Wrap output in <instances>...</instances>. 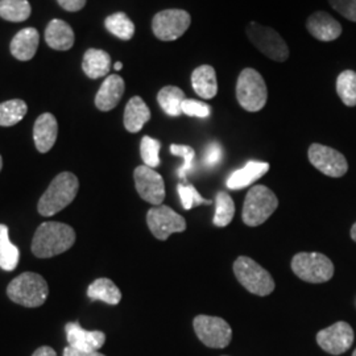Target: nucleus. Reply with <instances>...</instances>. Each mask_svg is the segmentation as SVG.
Segmentation results:
<instances>
[{
    "label": "nucleus",
    "instance_id": "f257e3e1",
    "mask_svg": "<svg viewBox=\"0 0 356 356\" xmlns=\"http://www.w3.org/2000/svg\"><path fill=\"white\" fill-rule=\"evenodd\" d=\"M76 242V232L60 222H44L38 226L32 241V252L41 259H48L66 252Z\"/></svg>",
    "mask_w": 356,
    "mask_h": 356
},
{
    "label": "nucleus",
    "instance_id": "f03ea898",
    "mask_svg": "<svg viewBox=\"0 0 356 356\" xmlns=\"http://www.w3.org/2000/svg\"><path fill=\"white\" fill-rule=\"evenodd\" d=\"M78 189L79 181L76 175L70 172L60 173L41 195L38 201V213L42 216H51L60 213L74 201Z\"/></svg>",
    "mask_w": 356,
    "mask_h": 356
},
{
    "label": "nucleus",
    "instance_id": "7ed1b4c3",
    "mask_svg": "<svg viewBox=\"0 0 356 356\" xmlns=\"http://www.w3.org/2000/svg\"><path fill=\"white\" fill-rule=\"evenodd\" d=\"M7 294L10 300L26 307H38L44 305L49 286L42 276L33 272H26L15 277L7 286Z\"/></svg>",
    "mask_w": 356,
    "mask_h": 356
},
{
    "label": "nucleus",
    "instance_id": "20e7f679",
    "mask_svg": "<svg viewBox=\"0 0 356 356\" xmlns=\"http://www.w3.org/2000/svg\"><path fill=\"white\" fill-rule=\"evenodd\" d=\"M277 207L279 200L273 191L264 185H254L247 193L244 200L243 222L250 227L260 226L266 223V220L276 211Z\"/></svg>",
    "mask_w": 356,
    "mask_h": 356
},
{
    "label": "nucleus",
    "instance_id": "39448f33",
    "mask_svg": "<svg viewBox=\"0 0 356 356\" xmlns=\"http://www.w3.org/2000/svg\"><path fill=\"white\" fill-rule=\"evenodd\" d=\"M236 99L245 111L257 113L268 101L267 83L261 74L252 67L243 69L238 76Z\"/></svg>",
    "mask_w": 356,
    "mask_h": 356
},
{
    "label": "nucleus",
    "instance_id": "423d86ee",
    "mask_svg": "<svg viewBox=\"0 0 356 356\" xmlns=\"http://www.w3.org/2000/svg\"><path fill=\"white\" fill-rule=\"evenodd\" d=\"M234 273L243 286L252 294L264 297L275 291L276 284L267 269L248 256H239L234 263Z\"/></svg>",
    "mask_w": 356,
    "mask_h": 356
},
{
    "label": "nucleus",
    "instance_id": "0eeeda50",
    "mask_svg": "<svg viewBox=\"0 0 356 356\" xmlns=\"http://www.w3.org/2000/svg\"><path fill=\"white\" fill-rule=\"evenodd\" d=\"M293 273L306 282L322 284L334 276V264L319 252H300L292 259Z\"/></svg>",
    "mask_w": 356,
    "mask_h": 356
},
{
    "label": "nucleus",
    "instance_id": "6e6552de",
    "mask_svg": "<svg viewBox=\"0 0 356 356\" xmlns=\"http://www.w3.org/2000/svg\"><path fill=\"white\" fill-rule=\"evenodd\" d=\"M245 31L250 41L268 58L276 63H285L289 58V48L286 41L273 28L260 26L259 23L251 22Z\"/></svg>",
    "mask_w": 356,
    "mask_h": 356
},
{
    "label": "nucleus",
    "instance_id": "1a4fd4ad",
    "mask_svg": "<svg viewBox=\"0 0 356 356\" xmlns=\"http://www.w3.org/2000/svg\"><path fill=\"white\" fill-rule=\"evenodd\" d=\"M191 24V13L185 10L172 8L154 15L152 31L154 36L161 41H176L185 35Z\"/></svg>",
    "mask_w": 356,
    "mask_h": 356
},
{
    "label": "nucleus",
    "instance_id": "9d476101",
    "mask_svg": "<svg viewBox=\"0 0 356 356\" xmlns=\"http://www.w3.org/2000/svg\"><path fill=\"white\" fill-rule=\"evenodd\" d=\"M198 339L210 348H225L232 339L231 326L223 318L211 316H197L193 321Z\"/></svg>",
    "mask_w": 356,
    "mask_h": 356
},
{
    "label": "nucleus",
    "instance_id": "9b49d317",
    "mask_svg": "<svg viewBox=\"0 0 356 356\" xmlns=\"http://www.w3.org/2000/svg\"><path fill=\"white\" fill-rule=\"evenodd\" d=\"M147 223L159 241H166L172 234L186 229L185 218L165 204L152 207L147 214Z\"/></svg>",
    "mask_w": 356,
    "mask_h": 356
},
{
    "label": "nucleus",
    "instance_id": "f8f14e48",
    "mask_svg": "<svg viewBox=\"0 0 356 356\" xmlns=\"http://www.w3.org/2000/svg\"><path fill=\"white\" fill-rule=\"evenodd\" d=\"M307 156L312 165L329 177H342L348 170V163L343 154L327 145L318 143L312 144Z\"/></svg>",
    "mask_w": 356,
    "mask_h": 356
},
{
    "label": "nucleus",
    "instance_id": "ddd939ff",
    "mask_svg": "<svg viewBox=\"0 0 356 356\" xmlns=\"http://www.w3.org/2000/svg\"><path fill=\"white\" fill-rule=\"evenodd\" d=\"M135 186L141 198L148 204L160 206L165 200L164 178L147 165L138 166L134 172Z\"/></svg>",
    "mask_w": 356,
    "mask_h": 356
},
{
    "label": "nucleus",
    "instance_id": "4468645a",
    "mask_svg": "<svg viewBox=\"0 0 356 356\" xmlns=\"http://www.w3.org/2000/svg\"><path fill=\"white\" fill-rule=\"evenodd\" d=\"M319 347L331 355H341L354 343V330L347 322H337L317 334Z\"/></svg>",
    "mask_w": 356,
    "mask_h": 356
},
{
    "label": "nucleus",
    "instance_id": "2eb2a0df",
    "mask_svg": "<svg viewBox=\"0 0 356 356\" xmlns=\"http://www.w3.org/2000/svg\"><path fill=\"white\" fill-rule=\"evenodd\" d=\"M65 332L69 346L79 351H98L106 342V334L103 331L85 330L78 322L66 323Z\"/></svg>",
    "mask_w": 356,
    "mask_h": 356
},
{
    "label": "nucleus",
    "instance_id": "dca6fc26",
    "mask_svg": "<svg viewBox=\"0 0 356 356\" xmlns=\"http://www.w3.org/2000/svg\"><path fill=\"white\" fill-rule=\"evenodd\" d=\"M309 33L323 42L334 41L342 35V26L331 15L323 11H317L309 16L306 22Z\"/></svg>",
    "mask_w": 356,
    "mask_h": 356
},
{
    "label": "nucleus",
    "instance_id": "f3484780",
    "mask_svg": "<svg viewBox=\"0 0 356 356\" xmlns=\"http://www.w3.org/2000/svg\"><path fill=\"white\" fill-rule=\"evenodd\" d=\"M126 90L124 79L118 74H111L104 79L95 97V106L101 111H111L120 102Z\"/></svg>",
    "mask_w": 356,
    "mask_h": 356
},
{
    "label": "nucleus",
    "instance_id": "a211bd4d",
    "mask_svg": "<svg viewBox=\"0 0 356 356\" xmlns=\"http://www.w3.org/2000/svg\"><path fill=\"white\" fill-rule=\"evenodd\" d=\"M58 124L54 115H40L33 127V140L38 152L47 153L51 151L57 140Z\"/></svg>",
    "mask_w": 356,
    "mask_h": 356
},
{
    "label": "nucleus",
    "instance_id": "6ab92c4d",
    "mask_svg": "<svg viewBox=\"0 0 356 356\" xmlns=\"http://www.w3.org/2000/svg\"><path fill=\"white\" fill-rule=\"evenodd\" d=\"M40 35L35 28L19 31L11 41V53L19 61H29L35 57L38 48Z\"/></svg>",
    "mask_w": 356,
    "mask_h": 356
},
{
    "label": "nucleus",
    "instance_id": "aec40b11",
    "mask_svg": "<svg viewBox=\"0 0 356 356\" xmlns=\"http://www.w3.org/2000/svg\"><path fill=\"white\" fill-rule=\"evenodd\" d=\"M45 41L54 51H69L74 45V32L64 20L54 19L47 26Z\"/></svg>",
    "mask_w": 356,
    "mask_h": 356
},
{
    "label": "nucleus",
    "instance_id": "412c9836",
    "mask_svg": "<svg viewBox=\"0 0 356 356\" xmlns=\"http://www.w3.org/2000/svg\"><path fill=\"white\" fill-rule=\"evenodd\" d=\"M191 86L202 99H213L218 92L216 69L210 65H201L191 73Z\"/></svg>",
    "mask_w": 356,
    "mask_h": 356
},
{
    "label": "nucleus",
    "instance_id": "4be33fe9",
    "mask_svg": "<svg viewBox=\"0 0 356 356\" xmlns=\"http://www.w3.org/2000/svg\"><path fill=\"white\" fill-rule=\"evenodd\" d=\"M269 170L268 163H259V161H248L245 165L234 172L227 179V188L231 191H239L243 188L250 186L257 181L259 178L267 175Z\"/></svg>",
    "mask_w": 356,
    "mask_h": 356
},
{
    "label": "nucleus",
    "instance_id": "5701e85b",
    "mask_svg": "<svg viewBox=\"0 0 356 356\" xmlns=\"http://www.w3.org/2000/svg\"><path fill=\"white\" fill-rule=\"evenodd\" d=\"M151 119V111L140 97H134L128 101L124 110V127L128 132L136 134L141 131Z\"/></svg>",
    "mask_w": 356,
    "mask_h": 356
},
{
    "label": "nucleus",
    "instance_id": "b1692460",
    "mask_svg": "<svg viewBox=\"0 0 356 356\" xmlns=\"http://www.w3.org/2000/svg\"><path fill=\"white\" fill-rule=\"evenodd\" d=\"M83 73L91 79H98L107 76L111 69V57L107 51L101 49H89L82 61Z\"/></svg>",
    "mask_w": 356,
    "mask_h": 356
},
{
    "label": "nucleus",
    "instance_id": "393cba45",
    "mask_svg": "<svg viewBox=\"0 0 356 356\" xmlns=\"http://www.w3.org/2000/svg\"><path fill=\"white\" fill-rule=\"evenodd\" d=\"M88 296L92 301H103L108 305H118L122 301V292L110 279H98L90 284Z\"/></svg>",
    "mask_w": 356,
    "mask_h": 356
},
{
    "label": "nucleus",
    "instance_id": "a878e982",
    "mask_svg": "<svg viewBox=\"0 0 356 356\" xmlns=\"http://www.w3.org/2000/svg\"><path fill=\"white\" fill-rule=\"evenodd\" d=\"M20 260L19 248L10 241V231L6 225H0V268L11 272Z\"/></svg>",
    "mask_w": 356,
    "mask_h": 356
},
{
    "label": "nucleus",
    "instance_id": "bb28decb",
    "mask_svg": "<svg viewBox=\"0 0 356 356\" xmlns=\"http://www.w3.org/2000/svg\"><path fill=\"white\" fill-rule=\"evenodd\" d=\"M186 99L185 92L177 86H165L159 91L157 102L164 113L169 116H179L182 114V103Z\"/></svg>",
    "mask_w": 356,
    "mask_h": 356
},
{
    "label": "nucleus",
    "instance_id": "cd10ccee",
    "mask_svg": "<svg viewBox=\"0 0 356 356\" xmlns=\"http://www.w3.org/2000/svg\"><path fill=\"white\" fill-rule=\"evenodd\" d=\"M31 13V4L26 0H0V17L7 22H26Z\"/></svg>",
    "mask_w": 356,
    "mask_h": 356
},
{
    "label": "nucleus",
    "instance_id": "c85d7f7f",
    "mask_svg": "<svg viewBox=\"0 0 356 356\" xmlns=\"http://www.w3.org/2000/svg\"><path fill=\"white\" fill-rule=\"evenodd\" d=\"M104 26L115 38L128 41L135 35V24L124 13H116L110 15L104 20Z\"/></svg>",
    "mask_w": 356,
    "mask_h": 356
},
{
    "label": "nucleus",
    "instance_id": "c756f323",
    "mask_svg": "<svg viewBox=\"0 0 356 356\" xmlns=\"http://www.w3.org/2000/svg\"><path fill=\"white\" fill-rule=\"evenodd\" d=\"M28 107L22 99H13L0 104V126L13 127L26 116Z\"/></svg>",
    "mask_w": 356,
    "mask_h": 356
},
{
    "label": "nucleus",
    "instance_id": "7c9ffc66",
    "mask_svg": "<svg viewBox=\"0 0 356 356\" xmlns=\"http://www.w3.org/2000/svg\"><path fill=\"white\" fill-rule=\"evenodd\" d=\"M235 216V204L229 193L219 191L216 198V216L213 223L216 227H226Z\"/></svg>",
    "mask_w": 356,
    "mask_h": 356
},
{
    "label": "nucleus",
    "instance_id": "2f4dec72",
    "mask_svg": "<svg viewBox=\"0 0 356 356\" xmlns=\"http://www.w3.org/2000/svg\"><path fill=\"white\" fill-rule=\"evenodd\" d=\"M337 92L347 107L356 106V72L344 70L337 78Z\"/></svg>",
    "mask_w": 356,
    "mask_h": 356
},
{
    "label": "nucleus",
    "instance_id": "473e14b6",
    "mask_svg": "<svg viewBox=\"0 0 356 356\" xmlns=\"http://www.w3.org/2000/svg\"><path fill=\"white\" fill-rule=\"evenodd\" d=\"M160 141L149 136H144L140 143V154L144 165L149 166L152 169L160 165Z\"/></svg>",
    "mask_w": 356,
    "mask_h": 356
},
{
    "label": "nucleus",
    "instance_id": "72a5a7b5",
    "mask_svg": "<svg viewBox=\"0 0 356 356\" xmlns=\"http://www.w3.org/2000/svg\"><path fill=\"white\" fill-rule=\"evenodd\" d=\"M177 191L182 207L185 210H191L193 207L201 206V204H211V201L204 200L191 184H178Z\"/></svg>",
    "mask_w": 356,
    "mask_h": 356
},
{
    "label": "nucleus",
    "instance_id": "f704fd0d",
    "mask_svg": "<svg viewBox=\"0 0 356 356\" xmlns=\"http://www.w3.org/2000/svg\"><path fill=\"white\" fill-rule=\"evenodd\" d=\"M170 153L175 156H179L184 159V165L179 168L178 176L181 178H186V175L193 169V163H194V156L195 152L189 145H178V144H172L170 145Z\"/></svg>",
    "mask_w": 356,
    "mask_h": 356
},
{
    "label": "nucleus",
    "instance_id": "c9c22d12",
    "mask_svg": "<svg viewBox=\"0 0 356 356\" xmlns=\"http://www.w3.org/2000/svg\"><path fill=\"white\" fill-rule=\"evenodd\" d=\"M182 114L195 118H209L211 114V108L207 103L195 101V99H185L182 103Z\"/></svg>",
    "mask_w": 356,
    "mask_h": 356
},
{
    "label": "nucleus",
    "instance_id": "e433bc0d",
    "mask_svg": "<svg viewBox=\"0 0 356 356\" xmlns=\"http://www.w3.org/2000/svg\"><path fill=\"white\" fill-rule=\"evenodd\" d=\"M329 3L337 13L356 23V0H329Z\"/></svg>",
    "mask_w": 356,
    "mask_h": 356
},
{
    "label": "nucleus",
    "instance_id": "4c0bfd02",
    "mask_svg": "<svg viewBox=\"0 0 356 356\" xmlns=\"http://www.w3.org/2000/svg\"><path fill=\"white\" fill-rule=\"evenodd\" d=\"M222 148L218 143H213L209 145L207 151L204 153V164L209 166L216 165L222 159Z\"/></svg>",
    "mask_w": 356,
    "mask_h": 356
},
{
    "label": "nucleus",
    "instance_id": "58836bf2",
    "mask_svg": "<svg viewBox=\"0 0 356 356\" xmlns=\"http://www.w3.org/2000/svg\"><path fill=\"white\" fill-rule=\"evenodd\" d=\"M58 4L69 13H76L86 6L88 0H57Z\"/></svg>",
    "mask_w": 356,
    "mask_h": 356
},
{
    "label": "nucleus",
    "instance_id": "ea45409f",
    "mask_svg": "<svg viewBox=\"0 0 356 356\" xmlns=\"http://www.w3.org/2000/svg\"><path fill=\"white\" fill-rule=\"evenodd\" d=\"M64 356H106L98 351H79L76 348H72L70 346L64 350Z\"/></svg>",
    "mask_w": 356,
    "mask_h": 356
},
{
    "label": "nucleus",
    "instance_id": "a19ab883",
    "mask_svg": "<svg viewBox=\"0 0 356 356\" xmlns=\"http://www.w3.org/2000/svg\"><path fill=\"white\" fill-rule=\"evenodd\" d=\"M32 356H57V354L51 347L42 346V347H38Z\"/></svg>",
    "mask_w": 356,
    "mask_h": 356
},
{
    "label": "nucleus",
    "instance_id": "79ce46f5",
    "mask_svg": "<svg viewBox=\"0 0 356 356\" xmlns=\"http://www.w3.org/2000/svg\"><path fill=\"white\" fill-rule=\"evenodd\" d=\"M351 238H353L354 242H356V223L353 226V229H351Z\"/></svg>",
    "mask_w": 356,
    "mask_h": 356
},
{
    "label": "nucleus",
    "instance_id": "37998d69",
    "mask_svg": "<svg viewBox=\"0 0 356 356\" xmlns=\"http://www.w3.org/2000/svg\"><path fill=\"white\" fill-rule=\"evenodd\" d=\"M114 67L116 72H119V70H122V69H123V64H122L120 61H118V63H115Z\"/></svg>",
    "mask_w": 356,
    "mask_h": 356
},
{
    "label": "nucleus",
    "instance_id": "c03bdc74",
    "mask_svg": "<svg viewBox=\"0 0 356 356\" xmlns=\"http://www.w3.org/2000/svg\"><path fill=\"white\" fill-rule=\"evenodd\" d=\"M1 168H3V160H1V156H0V170H1Z\"/></svg>",
    "mask_w": 356,
    "mask_h": 356
},
{
    "label": "nucleus",
    "instance_id": "a18cd8bd",
    "mask_svg": "<svg viewBox=\"0 0 356 356\" xmlns=\"http://www.w3.org/2000/svg\"><path fill=\"white\" fill-rule=\"evenodd\" d=\"M353 356H356V350L354 351V354H353Z\"/></svg>",
    "mask_w": 356,
    "mask_h": 356
}]
</instances>
